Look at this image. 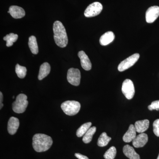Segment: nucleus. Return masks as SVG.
<instances>
[{
  "label": "nucleus",
  "mask_w": 159,
  "mask_h": 159,
  "mask_svg": "<svg viewBox=\"0 0 159 159\" xmlns=\"http://www.w3.org/2000/svg\"><path fill=\"white\" fill-rule=\"evenodd\" d=\"M52 144V138L45 134H35L33 137L32 146L37 152H43L48 150Z\"/></svg>",
  "instance_id": "1"
},
{
  "label": "nucleus",
  "mask_w": 159,
  "mask_h": 159,
  "mask_svg": "<svg viewBox=\"0 0 159 159\" xmlns=\"http://www.w3.org/2000/svg\"><path fill=\"white\" fill-rule=\"evenodd\" d=\"M54 39L56 44L60 48L66 47L68 39L64 26L59 21L54 22L53 25Z\"/></svg>",
  "instance_id": "2"
},
{
  "label": "nucleus",
  "mask_w": 159,
  "mask_h": 159,
  "mask_svg": "<svg viewBox=\"0 0 159 159\" xmlns=\"http://www.w3.org/2000/svg\"><path fill=\"white\" fill-rule=\"evenodd\" d=\"M27 99L28 97L25 94H20L18 95L16 100L12 103V108L13 111L18 114L24 112L29 104Z\"/></svg>",
  "instance_id": "3"
},
{
  "label": "nucleus",
  "mask_w": 159,
  "mask_h": 159,
  "mask_svg": "<svg viewBox=\"0 0 159 159\" xmlns=\"http://www.w3.org/2000/svg\"><path fill=\"white\" fill-rule=\"evenodd\" d=\"M61 108L66 115L70 116H74L79 112L80 109L79 102L74 100H68L63 102Z\"/></svg>",
  "instance_id": "4"
},
{
  "label": "nucleus",
  "mask_w": 159,
  "mask_h": 159,
  "mask_svg": "<svg viewBox=\"0 0 159 159\" xmlns=\"http://www.w3.org/2000/svg\"><path fill=\"white\" fill-rule=\"evenodd\" d=\"M140 54L136 53L129 56L128 58L122 61L118 66V69L120 72H122L129 69L133 66L138 61Z\"/></svg>",
  "instance_id": "5"
},
{
  "label": "nucleus",
  "mask_w": 159,
  "mask_h": 159,
  "mask_svg": "<svg viewBox=\"0 0 159 159\" xmlns=\"http://www.w3.org/2000/svg\"><path fill=\"white\" fill-rule=\"evenodd\" d=\"M102 6L99 2H95L90 4L85 9L84 15L86 17H92L100 14L102 11Z\"/></svg>",
  "instance_id": "6"
},
{
  "label": "nucleus",
  "mask_w": 159,
  "mask_h": 159,
  "mask_svg": "<svg viewBox=\"0 0 159 159\" xmlns=\"http://www.w3.org/2000/svg\"><path fill=\"white\" fill-rule=\"evenodd\" d=\"M122 93L128 99H132L135 94V89L133 82L129 79H126L122 84Z\"/></svg>",
  "instance_id": "7"
},
{
  "label": "nucleus",
  "mask_w": 159,
  "mask_h": 159,
  "mask_svg": "<svg viewBox=\"0 0 159 159\" xmlns=\"http://www.w3.org/2000/svg\"><path fill=\"white\" fill-rule=\"evenodd\" d=\"M80 72L77 69L70 68L68 71L67 79L68 81L72 85L77 86L80 84Z\"/></svg>",
  "instance_id": "8"
},
{
  "label": "nucleus",
  "mask_w": 159,
  "mask_h": 159,
  "mask_svg": "<svg viewBox=\"0 0 159 159\" xmlns=\"http://www.w3.org/2000/svg\"><path fill=\"white\" fill-rule=\"evenodd\" d=\"M159 16V7L153 6L148 8L145 14V19L147 23H152L157 19Z\"/></svg>",
  "instance_id": "9"
},
{
  "label": "nucleus",
  "mask_w": 159,
  "mask_h": 159,
  "mask_svg": "<svg viewBox=\"0 0 159 159\" xmlns=\"http://www.w3.org/2000/svg\"><path fill=\"white\" fill-rule=\"evenodd\" d=\"M148 141V135L147 134L143 133L137 136L135 139L132 141V144L135 148H141L145 146Z\"/></svg>",
  "instance_id": "10"
},
{
  "label": "nucleus",
  "mask_w": 159,
  "mask_h": 159,
  "mask_svg": "<svg viewBox=\"0 0 159 159\" xmlns=\"http://www.w3.org/2000/svg\"><path fill=\"white\" fill-rule=\"evenodd\" d=\"M78 56L80 60V63L83 68L85 70H90L92 69V63L85 52L82 51H79Z\"/></svg>",
  "instance_id": "11"
},
{
  "label": "nucleus",
  "mask_w": 159,
  "mask_h": 159,
  "mask_svg": "<svg viewBox=\"0 0 159 159\" xmlns=\"http://www.w3.org/2000/svg\"><path fill=\"white\" fill-rule=\"evenodd\" d=\"M9 13L15 19H20L25 16V10L19 6H12L9 7Z\"/></svg>",
  "instance_id": "12"
},
{
  "label": "nucleus",
  "mask_w": 159,
  "mask_h": 159,
  "mask_svg": "<svg viewBox=\"0 0 159 159\" xmlns=\"http://www.w3.org/2000/svg\"><path fill=\"white\" fill-rule=\"evenodd\" d=\"M19 120L17 118L11 117L9 119L8 124V131L11 135H14L16 133L19 127Z\"/></svg>",
  "instance_id": "13"
},
{
  "label": "nucleus",
  "mask_w": 159,
  "mask_h": 159,
  "mask_svg": "<svg viewBox=\"0 0 159 159\" xmlns=\"http://www.w3.org/2000/svg\"><path fill=\"white\" fill-rule=\"evenodd\" d=\"M136 132L134 125L131 124L129 127L128 130L123 136V141L126 143L132 142L137 136Z\"/></svg>",
  "instance_id": "14"
},
{
  "label": "nucleus",
  "mask_w": 159,
  "mask_h": 159,
  "mask_svg": "<svg viewBox=\"0 0 159 159\" xmlns=\"http://www.w3.org/2000/svg\"><path fill=\"white\" fill-rule=\"evenodd\" d=\"M124 155L129 159H140L139 154L137 153L133 147L129 145H125L123 148Z\"/></svg>",
  "instance_id": "15"
},
{
  "label": "nucleus",
  "mask_w": 159,
  "mask_h": 159,
  "mask_svg": "<svg viewBox=\"0 0 159 159\" xmlns=\"http://www.w3.org/2000/svg\"><path fill=\"white\" fill-rule=\"evenodd\" d=\"M115 36L112 31H109L102 34L99 39V43L102 46H106L115 39Z\"/></svg>",
  "instance_id": "16"
},
{
  "label": "nucleus",
  "mask_w": 159,
  "mask_h": 159,
  "mask_svg": "<svg viewBox=\"0 0 159 159\" xmlns=\"http://www.w3.org/2000/svg\"><path fill=\"white\" fill-rule=\"evenodd\" d=\"M149 121L148 119L140 120L136 122L135 123V128L138 133H143L149 127Z\"/></svg>",
  "instance_id": "17"
},
{
  "label": "nucleus",
  "mask_w": 159,
  "mask_h": 159,
  "mask_svg": "<svg viewBox=\"0 0 159 159\" xmlns=\"http://www.w3.org/2000/svg\"><path fill=\"white\" fill-rule=\"evenodd\" d=\"M51 71V66L48 62H44L40 67L38 79L42 80L48 76Z\"/></svg>",
  "instance_id": "18"
},
{
  "label": "nucleus",
  "mask_w": 159,
  "mask_h": 159,
  "mask_svg": "<svg viewBox=\"0 0 159 159\" xmlns=\"http://www.w3.org/2000/svg\"><path fill=\"white\" fill-rule=\"evenodd\" d=\"M29 48L33 54H38L39 52L36 37L35 36L32 35L29 37Z\"/></svg>",
  "instance_id": "19"
},
{
  "label": "nucleus",
  "mask_w": 159,
  "mask_h": 159,
  "mask_svg": "<svg viewBox=\"0 0 159 159\" xmlns=\"http://www.w3.org/2000/svg\"><path fill=\"white\" fill-rule=\"evenodd\" d=\"M97 130V128L95 126L91 127L83 136V142L86 144L90 143L92 141L93 136L94 135Z\"/></svg>",
  "instance_id": "20"
},
{
  "label": "nucleus",
  "mask_w": 159,
  "mask_h": 159,
  "mask_svg": "<svg viewBox=\"0 0 159 159\" xmlns=\"http://www.w3.org/2000/svg\"><path fill=\"white\" fill-rule=\"evenodd\" d=\"M111 140V138L108 137L106 133L103 132L101 134L98 139L97 145L99 147H104L107 145Z\"/></svg>",
  "instance_id": "21"
},
{
  "label": "nucleus",
  "mask_w": 159,
  "mask_h": 159,
  "mask_svg": "<svg viewBox=\"0 0 159 159\" xmlns=\"http://www.w3.org/2000/svg\"><path fill=\"white\" fill-rule=\"evenodd\" d=\"M91 125L92 123L90 122H87L81 125L77 131L76 134L77 136L79 138L83 136L87 131L91 128Z\"/></svg>",
  "instance_id": "22"
},
{
  "label": "nucleus",
  "mask_w": 159,
  "mask_h": 159,
  "mask_svg": "<svg viewBox=\"0 0 159 159\" xmlns=\"http://www.w3.org/2000/svg\"><path fill=\"white\" fill-rule=\"evenodd\" d=\"M18 38V36L17 34L11 33L9 34H7L6 36L3 38V39L6 41V46L7 47H10L13 45V43L16 41Z\"/></svg>",
  "instance_id": "23"
},
{
  "label": "nucleus",
  "mask_w": 159,
  "mask_h": 159,
  "mask_svg": "<svg viewBox=\"0 0 159 159\" xmlns=\"http://www.w3.org/2000/svg\"><path fill=\"white\" fill-rule=\"evenodd\" d=\"M16 73L20 78H25L27 74V69L25 67L17 64L16 66Z\"/></svg>",
  "instance_id": "24"
},
{
  "label": "nucleus",
  "mask_w": 159,
  "mask_h": 159,
  "mask_svg": "<svg viewBox=\"0 0 159 159\" xmlns=\"http://www.w3.org/2000/svg\"><path fill=\"white\" fill-rule=\"evenodd\" d=\"M116 147L112 146L106 152L103 157L105 159H114L116 157Z\"/></svg>",
  "instance_id": "25"
},
{
  "label": "nucleus",
  "mask_w": 159,
  "mask_h": 159,
  "mask_svg": "<svg viewBox=\"0 0 159 159\" xmlns=\"http://www.w3.org/2000/svg\"><path fill=\"white\" fill-rule=\"evenodd\" d=\"M153 130L155 134L159 137V119H157L153 122Z\"/></svg>",
  "instance_id": "26"
},
{
  "label": "nucleus",
  "mask_w": 159,
  "mask_h": 159,
  "mask_svg": "<svg viewBox=\"0 0 159 159\" xmlns=\"http://www.w3.org/2000/svg\"><path fill=\"white\" fill-rule=\"evenodd\" d=\"M148 109L150 111L156 110L159 111V100L153 101L151 105L148 106Z\"/></svg>",
  "instance_id": "27"
},
{
  "label": "nucleus",
  "mask_w": 159,
  "mask_h": 159,
  "mask_svg": "<svg viewBox=\"0 0 159 159\" xmlns=\"http://www.w3.org/2000/svg\"><path fill=\"white\" fill-rule=\"evenodd\" d=\"M75 157L78 159H89L87 157L81 154L80 153H76L75 154Z\"/></svg>",
  "instance_id": "28"
},
{
  "label": "nucleus",
  "mask_w": 159,
  "mask_h": 159,
  "mask_svg": "<svg viewBox=\"0 0 159 159\" xmlns=\"http://www.w3.org/2000/svg\"><path fill=\"white\" fill-rule=\"evenodd\" d=\"M3 101V94L2 93V92L0 93V109H2L3 106L2 103Z\"/></svg>",
  "instance_id": "29"
},
{
  "label": "nucleus",
  "mask_w": 159,
  "mask_h": 159,
  "mask_svg": "<svg viewBox=\"0 0 159 159\" xmlns=\"http://www.w3.org/2000/svg\"><path fill=\"white\" fill-rule=\"evenodd\" d=\"M157 159H159V154L158 156V157H157Z\"/></svg>",
  "instance_id": "30"
},
{
  "label": "nucleus",
  "mask_w": 159,
  "mask_h": 159,
  "mask_svg": "<svg viewBox=\"0 0 159 159\" xmlns=\"http://www.w3.org/2000/svg\"><path fill=\"white\" fill-rule=\"evenodd\" d=\"M14 96H13V98H14Z\"/></svg>",
  "instance_id": "31"
}]
</instances>
